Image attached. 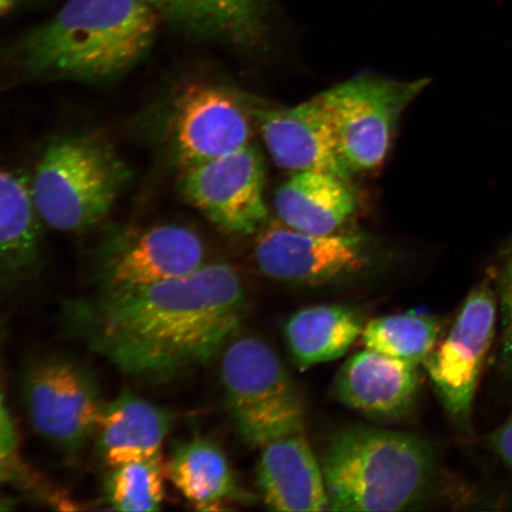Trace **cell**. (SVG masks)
<instances>
[{
  "label": "cell",
  "instance_id": "6da1fadb",
  "mask_svg": "<svg viewBox=\"0 0 512 512\" xmlns=\"http://www.w3.org/2000/svg\"><path fill=\"white\" fill-rule=\"evenodd\" d=\"M246 291L232 266L206 264L162 283L101 290L70 305V325L127 374L168 379L226 348L245 313Z\"/></svg>",
  "mask_w": 512,
  "mask_h": 512
},
{
  "label": "cell",
  "instance_id": "7a4b0ae2",
  "mask_svg": "<svg viewBox=\"0 0 512 512\" xmlns=\"http://www.w3.org/2000/svg\"><path fill=\"white\" fill-rule=\"evenodd\" d=\"M159 17L143 0H67L19 38L10 56L37 79L112 82L150 53Z\"/></svg>",
  "mask_w": 512,
  "mask_h": 512
},
{
  "label": "cell",
  "instance_id": "3957f363",
  "mask_svg": "<svg viewBox=\"0 0 512 512\" xmlns=\"http://www.w3.org/2000/svg\"><path fill=\"white\" fill-rule=\"evenodd\" d=\"M322 471L332 511L406 510L431 497L439 479L428 441L364 426L332 435Z\"/></svg>",
  "mask_w": 512,
  "mask_h": 512
},
{
  "label": "cell",
  "instance_id": "277c9868",
  "mask_svg": "<svg viewBox=\"0 0 512 512\" xmlns=\"http://www.w3.org/2000/svg\"><path fill=\"white\" fill-rule=\"evenodd\" d=\"M131 176L105 138L69 134L46 147L30 187L41 221L60 232L80 233L111 213Z\"/></svg>",
  "mask_w": 512,
  "mask_h": 512
},
{
  "label": "cell",
  "instance_id": "5b68a950",
  "mask_svg": "<svg viewBox=\"0 0 512 512\" xmlns=\"http://www.w3.org/2000/svg\"><path fill=\"white\" fill-rule=\"evenodd\" d=\"M221 381L236 428L251 447L304 431L296 384L270 345L241 337L223 349Z\"/></svg>",
  "mask_w": 512,
  "mask_h": 512
},
{
  "label": "cell",
  "instance_id": "8992f818",
  "mask_svg": "<svg viewBox=\"0 0 512 512\" xmlns=\"http://www.w3.org/2000/svg\"><path fill=\"white\" fill-rule=\"evenodd\" d=\"M430 82L357 76L315 96L328 115L339 155L351 174L375 170L384 163L402 114Z\"/></svg>",
  "mask_w": 512,
  "mask_h": 512
},
{
  "label": "cell",
  "instance_id": "52a82bcc",
  "mask_svg": "<svg viewBox=\"0 0 512 512\" xmlns=\"http://www.w3.org/2000/svg\"><path fill=\"white\" fill-rule=\"evenodd\" d=\"M497 320V296L486 275L467 294L447 334L422 363L446 413L465 435L472 433L473 405Z\"/></svg>",
  "mask_w": 512,
  "mask_h": 512
},
{
  "label": "cell",
  "instance_id": "ba28073f",
  "mask_svg": "<svg viewBox=\"0 0 512 512\" xmlns=\"http://www.w3.org/2000/svg\"><path fill=\"white\" fill-rule=\"evenodd\" d=\"M380 256L379 245L366 234H307L281 222L262 229L254 248L256 265L268 278L309 285L367 272Z\"/></svg>",
  "mask_w": 512,
  "mask_h": 512
},
{
  "label": "cell",
  "instance_id": "9c48e42d",
  "mask_svg": "<svg viewBox=\"0 0 512 512\" xmlns=\"http://www.w3.org/2000/svg\"><path fill=\"white\" fill-rule=\"evenodd\" d=\"M23 400L35 431L66 451H76L98 430L105 402L81 364L48 357L32 363L23 379Z\"/></svg>",
  "mask_w": 512,
  "mask_h": 512
},
{
  "label": "cell",
  "instance_id": "30bf717a",
  "mask_svg": "<svg viewBox=\"0 0 512 512\" xmlns=\"http://www.w3.org/2000/svg\"><path fill=\"white\" fill-rule=\"evenodd\" d=\"M187 200L224 233L253 235L265 227V163L253 144L182 170Z\"/></svg>",
  "mask_w": 512,
  "mask_h": 512
},
{
  "label": "cell",
  "instance_id": "8fae6325",
  "mask_svg": "<svg viewBox=\"0 0 512 512\" xmlns=\"http://www.w3.org/2000/svg\"><path fill=\"white\" fill-rule=\"evenodd\" d=\"M171 114L172 151L182 170L251 144L253 118L246 95L196 83L178 94Z\"/></svg>",
  "mask_w": 512,
  "mask_h": 512
},
{
  "label": "cell",
  "instance_id": "7c38bea8",
  "mask_svg": "<svg viewBox=\"0 0 512 512\" xmlns=\"http://www.w3.org/2000/svg\"><path fill=\"white\" fill-rule=\"evenodd\" d=\"M206 265V248L194 230L159 224L113 236L99 261L101 290L147 286L184 277Z\"/></svg>",
  "mask_w": 512,
  "mask_h": 512
},
{
  "label": "cell",
  "instance_id": "4fadbf2b",
  "mask_svg": "<svg viewBox=\"0 0 512 512\" xmlns=\"http://www.w3.org/2000/svg\"><path fill=\"white\" fill-rule=\"evenodd\" d=\"M246 99L268 153L279 168L292 174L323 172L350 181L352 174L339 155L328 115L315 98L293 107L264 106L247 95Z\"/></svg>",
  "mask_w": 512,
  "mask_h": 512
},
{
  "label": "cell",
  "instance_id": "5bb4252c",
  "mask_svg": "<svg viewBox=\"0 0 512 512\" xmlns=\"http://www.w3.org/2000/svg\"><path fill=\"white\" fill-rule=\"evenodd\" d=\"M418 364L373 350L349 358L335 381L336 398L375 418L393 419L413 405L420 384Z\"/></svg>",
  "mask_w": 512,
  "mask_h": 512
},
{
  "label": "cell",
  "instance_id": "9a60e30c",
  "mask_svg": "<svg viewBox=\"0 0 512 512\" xmlns=\"http://www.w3.org/2000/svg\"><path fill=\"white\" fill-rule=\"evenodd\" d=\"M258 478L261 495L272 510H329L322 467L304 431L283 435L261 447Z\"/></svg>",
  "mask_w": 512,
  "mask_h": 512
},
{
  "label": "cell",
  "instance_id": "2e32d148",
  "mask_svg": "<svg viewBox=\"0 0 512 512\" xmlns=\"http://www.w3.org/2000/svg\"><path fill=\"white\" fill-rule=\"evenodd\" d=\"M172 420L166 409L125 390L102 409L96 430L102 462L112 469L140 460L163 458L162 447Z\"/></svg>",
  "mask_w": 512,
  "mask_h": 512
},
{
  "label": "cell",
  "instance_id": "e0dca14e",
  "mask_svg": "<svg viewBox=\"0 0 512 512\" xmlns=\"http://www.w3.org/2000/svg\"><path fill=\"white\" fill-rule=\"evenodd\" d=\"M275 210L286 227L307 234H334L355 214L350 181L323 172H296L278 189Z\"/></svg>",
  "mask_w": 512,
  "mask_h": 512
},
{
  "label": "cell",
  "instance_id": "ac0fdd59",
  "mask_svg": "<svg viewBox=\"0 0 512 512\" xmlns=\"http://www.w3.org/2000/svg\"><path fill=\"white\" fill-rule=\"evenodd\" d=\"M40 221L30 185L0 168V277L19 280L38 266Z\"/></svg>",
  "mask_w": 512,
  "mask_h": 512
},
{
  "label": "cell",
  "instance_id": "d6986e66",
  "mask_svg": "<svg viewBox=\"0 0 512 512\" xmlns=\"http://www.w3.org/2000/svg\"><path fill=\"white\" fill-rule=\"evenodd\" d=\"M363 318L341 305L306 307L287 320L285 336L300 369L335 361L362 336Z\"/></svg>",
  "mask_w": 512,
  "mask_h": 512
},
{
  "label": "cell",
  "instance_id": "ffe728a7",
  "mask_svg": "<svg viewBox=\"0 0 512 512\" xmlns=\"http://www.w3.org/2000/svg\"><path fill=\"white\" fill-rule=\"evenodd\" d=\"M166 475L197 510H223L239 494L227 457L208 439L178 443L166 465Z\"/></svg>",
  "mask_w": 512,
  "mask_h": 512
},
{
  "label": "cell",
  "instance_id": "44dd1931",
  "mask_svg": "<svg viewBox=\"0 0 512 512\" xmlns=\"http://www.w3.org/2000/svg\"><path fill=\"white\" fill-rule=\"evenodd\" d=\"M272 0H188L179 28L200 37L255 46L268 31Z\"/></svg>",
  "mask_w": 512,
  "mask_h": 512
},
{
  "label": "cell",
  "instance_id": "7402d4cb",
  "mask_svg": "<svg viewBox=\"0 0 512 512\" xmlns=\"http://www.w3.org/2000/svg\"><path fill=\"white\" fill-rule=\"evenodd\" d=\"M445 319L439 316L405 313L370 320L364 325V347L396 360L422 364L445 331Z\"/></svg>",
  "mask_w": 512,
  "mask_h": 512
},
{
  "label": "cell",
  "instance_id": "603a6c76",
  "mask_svg": "<svg viewBox=\"0 0 512 512\" xmlns=\"http://www.w3.org/2000/svg\"><path fill=\"white\" fill-rule=\"evenodd\" d=\"M163 458L112 467L106 479V499L118 511H158L165 497Z\"/></svg>",
  "mask_w": 512,
  "mask_h": 512
},
{
  "label": "cell",
  "instance_id": "cb8c5ba5",
  "mask_svg": "<svg viewBox=\"0 0 512 512\" xmlns=\"http://www.w3.org/2000/svg\"><path fill=\"white\" fill-rule=\"evenodd\" d=\"M488 275L495 288L501 324L499 370L505 379L512 380V239L499 252Z\"/></svg>",
  "mask_w": 512,
  "mask_h": 512
},
{
  "label": "cell",
  "instance_id": "d4e9b609",
  "mask_svg": "<svg viewBox=\"0 0 512 512\" xmlns=\"http://www.w3.org/2000/svg\"><path fill=\"white\" fill-rule=\"evenodd\" d=\"M18 462L17 435L6 408L2 386H0V469H8Z\"/></svg>",
  "mask_w": 512,
  "mask_h": 512
},
{
  "label": "cell",
  "instance_id": "484cf974",
  "mask_svg": "<svg viewBox=\"0 0 512 512\" xmlns=\"http://www.w3.org/2000/svg\"><path fill=\"white\" fill-rule=\"evenodd\" d=\"M483 444L505 465L512 466V412L501 426L485 435Z\"/></svg>",
  "mask_w": 512,
  "mask_h": 512
},
{
  "label": "cell",
  "instance_id": "4316f807",
  "mask_svg": "<svg viewBox=\"0 0 512 512\" xmlns=\"http://www.w3.org/2000/svg\"><path fill=\"white\" fill-rule=\"evenodd\" d=\"M143 2L178 28L183 21L188 4V0H143Z\"/></svg>",
  "mask_w": 512,
  "mask_h": 512
},
{
  "label": "cell",
  "instance_id": "83f0119b",
  "mask_svg": "<svg viewBox=\"0 0 512 512\" xmlns=\"http://www.w3.org/2000/svg\"><path fill=\"white\" fill-rule=\"evenodd\" d=\"M25 2H29V0H0V17L9 14L10 11Z\"/></svg>",
  "mask_w": 512,
  "mask_h": 512
},
{
  "label": "cell",
  "instance_id": "f1b7e54d",
  "mask_svg": "<svg viewBox=\"0 0 512 512\" xmlns=\"http://www.w3.org/2000/svg\"><path fill=\"white\" fill-rule=\"evenodd\" d=\"M6 480H10L8 477L4 475L3 472H0V484L6 482ZM11 509V502L8 498H6L2 491H0V510H9Z\"/></svg>",
  "mask_w": 512,
  "mask_h": 512
},
{
  "label": "cell",
  "instance_id": "f546056e",
  "mask_svg": "<svg viewBox=\"0 0 512 512\" xmlns=\"http://www.w3.org/2000/svg\"><path fill=\"white\" fill-rule=\"evenodd\" d=\"M509 469H510V470H511V472H512V466H511V467H509Z\"/></svg>",
  "mask_w": 512,
  "mask_h": 512
}]
</instances>
